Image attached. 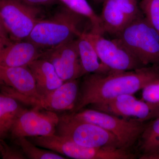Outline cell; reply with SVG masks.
<instances>
[{
    "label": "cell",
    "instance_id": "obj_12",
    "mask_svg": "<svg viewBox=\"0 0 159 159\" xmlns=\"http://www.w3.org/2000/svg\"><path fill=\"white\" fill-rule=\"evenodd\" d=\"M142 14L137 0H105L99 16L102 32L116 36Z\"/></svg>",
    "mask_w": 159,
    "mask_h": 159
},
{
    "label": "cell",
    "instance_id": "obj_8",
    "mask_svg": "<svg viewBox=\"0 0 159 159\" xmlns=\"http://www.w3.org/2000/svg\"><path fill=\"white\" fill-rule=\"evenodd\" d=\"M79 88V79H76L64 82L51 93L37 97L23 96L8 90H4L2 93L23 104L56 113L72 111L77 102Z\"/></svg>",
    "mask_w": 159,
    "mask_h": 159
},
{
    "label": "cell",
    "instance_id": "obj_23",
    "mask_svg": "<svg viewBox=\"0 0 159 159\" xmlns=\"http://www.w3.org/2000/svg\"><path fill=\"white\" fill-rule=\"evenodd\" d=\"M142 90V100L159 106V80L148 84Z\"/></svg>",
    "mask_w": 159,
    "mask_h": 159
},
{
    "label": "cell",
    "instance_id": "obj_17",
    "mask_svg": "<svg viewBox=\"0 0 159 159\" xmlns=\"http://www.w3.org/2000/svg\"><path fill=\"white\" fill-rule=\"evenodd\" d=\"M84 31L76 39L80 59L84 75L102 74L111 70L100 61L93 46L86 36Z\"/></svg>",
    "mask_w": 159,
    "mask_h": 159
},
{
    "label": "cell",
    "instance_id": "obj_24",
    "mask_svg": "<svg viewBox=\"0 0 159 159\" xmlns=\"http://www.w3.org/2000/svg\"><path fill=\"white\" fill-rule=\"evenodd\" d=\"M0 157L3 159H26L21 149L8 145L4 139L0 140Z\"/></svg>",
    "mask_w": 159,
    "mask_h": 159
},
{
    "label": "cell",
    "instance_id": "obj_5",
    "mask_svg": "<svg viewBox=\"0 0 159 159\" xmlns=\"http://www.w3.org/2000/svg\"><path fill=\"white\" fill-rule=\"evenodd\" d=\"M55 134L84 147L122 148L112 134L93 123L75 119L70 114L59 117Z\"/></svg>",
    "mask_w": 159,
    "mask_h": 159
},
{
    "label": "cell",
    "instance_id": "obj_19",
    "mask_svg": "<svg viewBox=\"0 0 159 159\" xmlns=\"http://www.w3.org/2000/svg\"><path fill=\"white\" fill-rule=\"evenodd\" d=\"M139 139L141 159H159V116L145 125Z\"/></svg>",
    "mask_w": 159,
    "mask_h": 159
},
{
    "label": "cell",
    "instance_id": "obj_3",
    "mask_svg": "<svg viewBox=\"0 0 159 159\" xmlns=\"http://www.w3.org/2000/svg\"><path fill=\"white\" fill-rule=\"evenodd\" d=\"M144 66L159 65V33L143 15L116 37Z\"/></svg>",
    "mask_w": 159,
    "mask_h": 159
},
{
    "label": "cell",
    "instance_id": "obj_15",
    "mask_svg": "<svg viewBox=\"0 0 159 159\" xmlns=\"http://www.w3.org/2000/svg\"><path fill=\"white\" fill-rule=\"evenodd\" d=\"M43 50L28 40L13 41L0 51V66H28L40 57Z\"/></svg>",
    "mask_w": 159,
    "mask_h": 159
},
{
    "label": "cell",
    "instance_id": "obj_28",
    "mask_svg": "<svg viewBox=\"0 0 159 159\" xmlns=\"http://www.w3.org/2000/svg\"><path fill=\"white\" fill-rule=\"evenodd\" d=\"M93 1L98 3H103L105 1V0H93Z\"/></svg>",
    "mask_w": 159,
    "mask_h": 159
},
{
    "label": "cell",
    "instance_id": "obj_6",
    "mask_svg": "<svg viewBox=\"0 0 159 159\" xmlns=\"http://www.w3.org/2000/svg\"><path fill=\"white\" fill-rule=\"evenodd\" d=\"M42 7L23 0H0V13L12 41L25 40L42 17Z\"/></svg>",
    "mask_w": 159,
    "mask_h": 159
},
{
    "label": "cell",
    "instance_id": "obj_26",
    "mask_svg": "<svg viewBox=\"0 0 159 159\" xmlns=\"http://www.w3.org/2000/svg\"><path fill=\"white\" fill-rule=\"evenodd\" d=\"M31 6L42 7L54 3L56 0H23Z\"/></svg>",
    "mask_w": 159,
    "mask_h": 159
},
{
    "label": "cell",
    "instance_id": "obj_9",
    "mask_svg": "<svg viewBox=\"0 0 159 159\" xmlns=\"http://www.w3.org/2000/svg\"><path fill=\"white\" fill-rule=\"evenodd\" d=\"M101 62L111 70L130 71L144 67L116 38H105L102 34L84 31Z\"/></svg>",
    "mask_w": 159,
    "mask_h": 159
},
{
    "label": "cell",
    "instance_id": "obj_22",
    "mask_svg": "<svg viewBox=\"0 0 159 159\" xmlns=\"http://www.w3.org/2000/svg\"><path fill=\"white\" fill-rule=\"evenodd\" d=\"M139 6L144 17L159 33V0H142Z\"/></svg>",
    "mask_w": 159,
    "mask_h": 159
},
{
    "label": "cell",
    "instance_id": "obj_11",
    "mask_svg": "<svg viewBox=\"0 0 159 159\" xmlns=\"http://www.w3.org/2000/svg\"><path fill=\"white\" fill-rule=\"evenodd\" d=\"M92 109L124 119L145 122L159 116V106L139 100L132 94H125L91 105Z\"/></svg>",
    "mask_w": 159,
    "mask_h": 159
},
{
    "label": "cell",
    "instance_id": "obj_1",
    "mask_svg": "<svg viewBox=\"0 0 159 159\" xmlns=\"http://www.w3.org/2000/svg\"><path fill=\"white\" fill-rule=\"evenodd\" d=\"M159 80V65L130 71L111 70L84 75L80 84L79 95L71 112L125 94L134 95Z\"/></svg>",
    "mask_w": 159,
    "mask_h": 159
},
{
    "label": "cell",
    "instance_id": "obj_4",
    "mask_svg": "<svg viewBox=\"0 0 159 159\" xmlns=\"http://www.w3.org/2000/svg\"><path fill=\"white\" fill-rule=\"evenodd\" d=\"M70 114L75 119L93 123L112 134L126 150L140 139L146 125L138 119L120 118L92 108Z\"/></svg>",
    "mask_w": 159,
    "mask_h": 159
},
{
    "label": "cell",
    "instance_id": "obj_20",
    "mask_svg": "<svg viewBox=\"0 0 159 159\" xmlns=\"http://www.w3.org/2000/svg\"><path fill=\"white\" fill-rule=\"evenodd\" d=\"M67 8L89 20L94 33L102 34L99 16L96 14L86 0H59Z\"/></svg>",
    "mask_w": 159,
    "mask_h": 159
},
{
    "label": "cell",
    "instance_id": "obj_14",
    "mask_svg": "<svg viewBox=\"0 0 159 159\" xmlns=\"http://www.w3.org/2000/svg\"><path fill=\"white\" fill-rule=\"evenodd\" d=\"M0 89L9 90L23 96H40L34 77L28 66H0Z\"/></svg>",
    "mask_w": 159,
    "mask_h": 159
},
{
    "label": "cell",
    "instance_id": "obj_2",
    "mask_svg": "<svg viewBox=\"0 0 159 159\" xmlns=\"http://www.w3.org/2000/svg\"><path fill=\"white\" fill-rule=\"evenodd\" d=\"M84 19L64 6L38 20L25 40L43 51L54 48L75 39L84 31L80 29Z\"/></svg>",
    "mask_w": 159,
    "mask_h": 159
},
{
    "label": "cell",
    "instance_id": "obj_10",
    "mask_svg": "<svg viewBox=\"0 0 159 159\" xmlns=\"http://www.w3.org/2000/svg\"><path fill=\"white\" fill-rule=\"evenodd\" d=\"M32 108L24 109L16 119L9 134L12 140L20 137L45 136L55 134L59 120L56 113Z\"/></svg>",
    "mask_w": 159,
    "mask_h": 159
},
{
    "label": "cell",
    "instance_id": "obj_13",
    "mask_svg": "<svg viewBox=\"0 0 159 159\" xmlns=\"http://www.w3.org/2000/svg\"><path fill=\"white\" fill-rule=\"evenodd\" d=\"M76 39L43 50L39 57L51 63L64 82L84 76Z\"/></svg>",
    "mask_w": 159,
    "mask_h": 159
},
{
    "label": "cell",
    "instance_id": "obj_25",
    "mask_svg": "<svg viewBox=\"0 0 159 159\" xmlns=\"http://www.w3.org/2000/svg\"><path fill=\"white\" fill-rule=\"evenodd\" d=\"M0 37L9 43L12 42L0 13Z\"/></svg>",
    "mask_w": 159,
    "mask_h": 159
},
{
    "label": "cell",
    "instance_id": "obj_16",
    "mask_svg": "<svg viewBox=\"0 0 159 159\" xmlns=\"http://www.w3.org/2000/svg\"><path fill=\"white\" fill-rule=\"evenodd\" d=\"M28 66L34 77L39 96L51 93L64 82L58 76L54 66L46 60L38 58Z\"/></svg>",
    "mask_w": 159,
    "mask_h": 159
},
{
    "label": "cell",
    "instance_id": "obj_21",
    "mask_svg": "<svg viewBox=\"0 0 159 159\" xmlns=\"http://www.w3.org/2000/svg\"><path fill=\"white\" fill-rule=\"evenodd\" d=\"M27 158L30 159H65L61 155L49 149L37 147L27 138L20 137L13 140Z\"/></svg>",
    "mask_w": 159,
    "mask_h": 159
},
{
    "label": "cell",
    "instance_id": "obj_7",
    "mask_svg": "<svg viewBox=\"0 0 159 159\" xmlns=\"http://www.w3.org/2000/svg\"><path fill=\"white\" fill-rule=\"evenodd\" d=\"M29 139L41 148L53 151L71 158L124 159L126 157L125 151L120 148L84 147L56 134L45 136L30 137Z\"/></svg>",
    "mask_w": 159,
    "mask_h": 159
},
{
    "label": "cell",
    "instance_id": "obj_18",
    "mask_svg": "<svg viewBox=\"0 0 159 159\" xmlns=\"http://www.w3.org/2000/svg\"><path fill=\"white\" fill-rule=\"evenodd\" d=\"M24 109L17 100L0 93V140L9 135L16 119Z\"/></svg>",
    "mask_w": 159,
    "mask_h": 159
},
{
    "label": "cell",
    "instance_id": "obj_27",
    "mask_svg": "<svg viewBox=\"0 0 159 159\" xmlns=\"http://www.w3.org/2000/svg\"><path fill=\"white\" fill-rule=\"evenodd\" d=\"M11 43L7 42H6L5 40L2 39V38L0 37V51L3 48H4L6 46L8 45H9V44Z\"/></svg>",
    "mask_w": 159,
    "mask_h": 159
}]
</instances>
